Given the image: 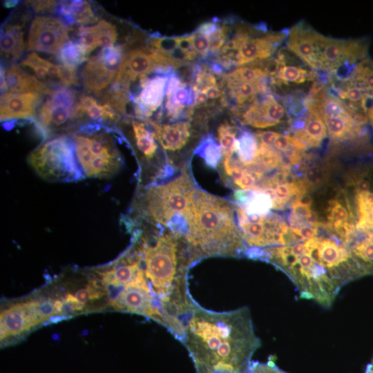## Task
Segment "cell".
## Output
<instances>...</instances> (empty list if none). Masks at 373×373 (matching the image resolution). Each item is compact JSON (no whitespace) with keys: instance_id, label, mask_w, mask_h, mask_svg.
Masks as SVG:
<instances>
[{"instance_id":"cell-43","label":"cell","mask_w":373,"mask_h":373,"mask_svg":"<svg viewBox=\"0 0 373 373\" xmlns=\"http://www.w3.org/2000/svg\"><path fill=\"white\" fill-rule=\"evenodd\" d=\"M273 146L278 150L287 153L289 152L291 150V144L289 139L288 135H280L277 137L274 142Z\"/></svg>"},{"instance_id":"cell-6","label":"cell","mask_w":373,"mask_h":373,"mask_svg":"<svg viewBox=\"0 0 373 373\" xmlns=\"http://www.w3.org/2000/svg\"><path fill=\"white\" fill-rule=\"evenodd\" d=\"M195 192L191 178L184 172L171 182L148 190L144 198V213L153 222L164 225L177 215L185 218Z\"/></svg>"},{"instance_id":"cell-34","label":"cell","mask_w":373,"mask_h":373,"mask_svg":"<svg viewBox=\"0 0 373 373\" xmlns=\"http://www.w3.org/2000/svg\"><path fill=\"white\" fill-rule=\"evenodd\" d=\"M282 162L280 154L271 146L260 142L255 160L251 165L269 170L275 168Z\"/></svg>"},{"instance_id":"cell-5","label":"cell","mask_w":373,"mask_h":373,"mask_svg":"<svg viewBox=\"0 0 373 373\" xmlns=\"http://www.w3.org/2000/svg\"><path fill=\"white\" fill-rule=\"evenodd\" d=\"M257 30L240 25L235 35L228 40L216 58V63L223 69L233 66H242L265 60L271 57L287 32H267L263 36H254Z\"/></svg>"},{"instance_id":"cell-17","label":"cell","mask_w":373,"mask_h":373,"mask_svg":"<svg viewBox=\"0 0 373 373\" xmlns=\"http://www.w3.org/2000/svg\"><path fill=\"white\" fill-rule=\"evenodd\" d=\"M321 34L301 21L289 30L287 47L308 66L318 70V43Z\"/></svg>"},{"instance_id":"cell-50","label":"cell","mask_w":373,"mask_h":373,"mask_svg":"<svg viewBox=\"0 0 373 373\" xmlns=\"http://www.w3.org/2000/svg\"><path fill=\"white\" fill-rule=\"evenodd\" d=\"M243 372H242V373H243ZM214 373H227V372H214Z\"/></svg>"},{"instance_id":"cell-15","label":"cell","mask_w":373,"mask_h":373,"mask_svg":"<svg viewBox=\"0 0 373 373\" xmlns=\"http://www.w3.org/2000/svg\"><path fill=\"white\" fill-rule=\"evenodd\" d=\"M169 74L142 76L137 80L136 91L131 94V99L139 108L140 119L149 118L162 105Z\"/></svg>"},{"instance_id":"cell-30","label":"cell","mask_w":373,"mask_h":373,"mask_svg":"<svg viewBox=\"0 0 373 373\" xmlns=\"http://www.w3.org/2000/svg\"><path fill=\"white\" fill-rule=\"evenodd\" d=\"M269 74L265 66L260 64H249L239 67L223 76L234 82H255L265 79Z\"/></svg>"},{"instance_id":"cell-22","label":"cell","mask_w":373,"mask_h":373,"mask_svg":"<svg viewBox=\"0 0 373 373\" xmlns=\"http://www.w3.org/2000/svg\"><path fill=\"white\" fill-rule=\"evenodd\" d=\"M55 14L68 26H84L98 21L91 3L87 1H60Z\"/></svg>"},{"instance_id":"cell-26","label":"cell","mask_w":373,"mask_h":373,"mask_svg":"<svg viewBox=\"0 0 373 373\" xmlns=\"http://www.w3.org/2000/svg\"><path fill=\"white\" fill-rule=\"evenodd\" d=\"M323 121L329 135L334 140L345 139L349 135L358 133L361 130L360 124L356 122L352 115L329 118Z\"/></svg>"},{"instance_id":"cell-4","label":"cell","mask_w":373,"mask_h":373,"mask_svg":"<svg viewBox=\"0 0 373 373\" xmlns=\"http://www.w3.org/2000/svg\"><path fill=\"white\" fill-rule=\"evenodd\" d=\"M28 163L43 180L69 182L84 178L72 138L61 135L42 142L28 156Z\"/></svg>"},{"instance_id":"cell-35","label":"cell","mask_w":373,"mask_h":373,"mask_svg":"<svg viewBox=\"0 0 373 373\" xmlns=\"http://www.w3.org/2000/svg\"><path fill=\"white\" fill-rule=\"evenodd\" d=\"M218 135L224 157H231L236 149L235 128L225 122L219 126Z\"/></svg>"},{"instance_id":"cell-2","label":"cell","mask_w":373,"mask_h":373,"mask_svg":"<svg viewBox=\"0 0 373 373\" xmlns=\"http://www.w3.org/2000/svg\"><path fill=\"white\" fill-rule=\"evenodd\" d=\"M184 236L191 262L205 257L235 256L244 245L226 200L195 191L185 216Z\"/></svg>"},{"instance_id":"cell-20","label":"cell","mask_w":373,"mask_h":373,"mask_svg":"<svg viewBox=\"0 0 373 373\" xmlns=\"http://www.w3.org/2000/svg\"><path fill=\"white\" fill-rule=\"evenodd\" d=\"M4 79L7 92L36 93L44 95L51 88L17 64H12L5 69Z\"/></svg>"},{"instance_id":"cell-33","label":"cell","mask_w":373,"mask_h":373,"mask_svg":"<svg viewBox=\"0 0 373 373\" xmlns=\"http://www.w3.org/2000/svg\"><path fill=\"white\" fill-rule=\"evenodd\" d=\"M244 207L248 215L265 216L272 207L271 198L262 191H249Z\"/></svg>"},{"instance_id":"cell-27","label":"cell","mask_w":373,"mask_h":373,"mask_svg":"<svg viewBox=\"0 0 373 373\" xmlns=\"http://www.w3.org/2000/svg\"><path fill=\"white\" fill-rule=\"evenodd\" d=\"M88 57L83 46L75 40H68L56 55L61 64L75 68L86 61Z\"/></svg>"},{"instance_id":"cell-32","label":"cell","mask_w":373,"mask_h":373,"mask_svg":"<svg viewBox=\"0 0 373 373\" xmlns=\"http://www.w3.org/2000/svg\"><path fill=\"white\" fill-rule=\"evenodd\" d=\"M50 62L36 52H31L26 55L20 66L31 70L39 81L50 86L48 73Z\"/></svg>"},{"instance_id":"cell-10","label":"cell","mask_w":373,"mask_h":373,"mask_svg":"<svg viewBox=\"0 0 373 373\" xmlns=\"http://www.w3.org/2000/svg\"><path fill=\"white\" fill-rule=\"evenodd\" d=\"M368 43L362 39H338L321 35L318 70L336 72L343 65L353 66L366 57Z\"/></svg>"},{"instance_id":"cell-7","label":"cell","mask_w":373,"mask_h":373,"mask_svg":"<svg viewBox=\"0 0 373 373\" xmlns=\"http://www.w3.org/2000/svg\"><path fill=\"white\" fill-rule=\"evenodd\" d=\"M77 93L71 88L55 86L44 95L35 119L36 130L46 140L59 131L77 125Z\"/></svg>"},{"instance_id":"cell-29","label":"cell","mask_w":373,"mask_h":373,"mask_svg":"<svg viewBox=\"0 0 373 373\" xmlns=\"http://www.w3.org/2000/svg\"><path fill=\"white\" fill-rule=\"evenodd\" d=\"M91 27L97 47L106 48L114 46L118 32L113 23L105 19H100Z\"/></svg>"},{"instance_id":"cell-12","label":"cell","mask_w":373,"mask_h":373,"mask_svg":"<svg viewBox=\"0 0 373 373\" xmlns=\"http://www.w3.org/2000/svg\"><path fill=\"white\" fill-rule=\"evenodd\" d=\"M233 111L242 122L254 128H265L280 123L286 115L284 105L269 93L257 97L252 103Z\"/></svg>"},{"instance_id":"cell-42","label":"cell","mask_w":373,"mask_h":373,"mask_svg":"<svg viewBox=\"0 0 373 373\" xmlns=\"http://www.w3.org/2000/svg\"><path fill=\"white\" fill-rule=\"evenodd\" d=\"M65 308L70 311H80L83 309L84 306L77 300L75 296L72 294H67L63 300Z\"/></svg>"},{"instance_id":"cell-11","label":"cell","mask_w":373,"mask_h":373,"mask_svg":"<svg viewBox=\"0 0 373 373\" xmlns=\"http://www.w3.org/2000/svg\"><path fill=\"white\" fill-rule=\"evenodd\" d=\"M70 27L59 17L36 16L32 21L26 48L32 52L57 55L69 40Z\"/></svg>"},{"instance_id":"cell-41","label":"cell","mask_w":373,"mask_h":373,"mask_svg":"<svg viewBox=\"0 0 373 373\" xmlns=\"http://www.w3.org/2000/svg\"><path fill=\"white\" fill-rule=\"evenodd\" d=\"M279 135L280 134L277 132L267 131L258 132L256 137L260 140V142L269 146H273L274 142Z\"/></svg>"},{"instance_id":"cell-38","label":"cell","mask_w":373,"mask_h":373,"mask_svg":"<svg viewBox=\"0 0 373 373\" xmlns=\"http://www.w3.org/2000/svg\"><path fill=\"white\" fill-rule=\"evenodd\" d=\"M328 211V218L332 222L333 227L348 220L347 210L336 200H331L329 202Z\"/></svg>"},{"instance_id":"cell-48","label":"cell","mask_w":373,"mask_h":373,"mask_svg":"<svg viewBox=\"0 0 373 373\" xmlns=\"http://www.w3.org/2000/svg\"><path fill=\"white\" fill-rule=\"evenodd\" d=\"M363 373H373V358L371 362L366 365Z\"/></svg>"},{"instance_id":"cell-1","label":"cell","mask_w":373,"mask_h":373,"mask_svg":"<svg viewBox=\"0 0 373 373\" xmlns=\"http://www.w3.org/2000/svg\"><path fill=\"white\" fill-rule=\"evenodd\" d=\"M182 343L196 373H242L261 345L249 308L218 312L196 302L186 323Z\"/></svg>"},{"instance_id":"cell-44","label":"cell","mask_w":373,"mask_h":373,"mask_svg":"<svg viewBox=\"0 0 373 373\" xmlns=\"http://www.w3.org/2000/svg\"><path fill=\"white\" fill-rule=\"evenodd\" d=\"M306 177L308 182L315 184L320 182L323 173L319 169H310L307 171Z\"/></svg>"},{"instance_id":"cell-9","label":"cell","mask_w":373,"mask_h":373,"mask_svg":"<svg viewBox=\"0 0 373 373\" xmlns=\"http://www.w3.org/2000/svg\"><path fill=\"white\" fill-rule=\"evenodd\" d=\"M50 318L49 307L45 299L13 304L1 312V341L28 332Z\"/></svg>"},{"instance_id":"cell-28","label":"cell","mask_w":373,"mask_h":373,"mask_svg":"<svg viewBox=\"0 0 373 373\" xmlns=\"http://www.w3.org/2000/svg\"><path fill=\"white\" fill-rule=\"evenodd\" d=\"M350 79L355 84L373 93V61L365 57L354 67Z\"/></svg>"},{"instance_id":"cell-39","label":"cell","mask_w":373,"mask_h":373,"mask_svg":"<svg viewBox=\"0 0 373 373\" xmlns=\"http://www.w3.org/2000/svg\"><path fill=\"white\" fill-rule=\"evenodd\" d=\"M31 10L39 14L55 13L57 1H26L24 2Z\"/></svg>"},{"instance_id":"cell-8","label":"cell","mask_w":373,"mask_h":373,"mask_svg":"<svg viewBox=\"0 0 373 373\" xmlns=\"http://www.w3.org/2000/svg\"><path fill=\"white\" fill-rule=\"evenodd\" d=\"M125 45L117 44L102 48L86 61L80 72V79L88 93L100 96L112 84L122 66Z\"/></svg>"},{"instance_id":"cell-46","label":"cell","mask_w":373,"mask_h":373,"mask_svg":"<svg viewBox=\"0 0 373 373\" xmlns=\"http://www.w3.org/2000/svg\"><path fill=\"white\" fill-rule=\"evenodd\" d=\"M302 204L310 206L312 202V198L307 195H303L298 200Z\"/></svg>"},{"instance_id":"cell-47","label":"cell","mask_w":373,"mask_h":373,"mask_svg":"<svg viewBox=\"0 0 373 373\" xmlns=\"http://www.w3.org/2000/svg\"><path fill=\"white\" fill-rule=\"evenodd\" d=\"M18 2L19 1H6L4 3V6L8 8H14L19 3Z\"/></svg>"},{"instance_id":"cell-24","label":"cell","mask_w":373,"mask_h":373,"mask_svg":"<svg viewBox=\"0 0 373 373\" xmlns=\"http://www.w3.org/2000/svg\"><path fill=\"white\" fill-rule=\"evenodd\" d=\"M279 66L275 74L271 77L272 82L275 84H301L306 80L314 78V72L308 71L294 65H285L284 58L282 56L278 57Z\"/></svg>"},{"instance_id":"cell-16","label":"cell","mask_w":373,"mask_h":373,"mask_svg":"<svg viewBox=\"0 0 373 373\" xmlns=\"http://www.w3.org/2000/svg\"><path fill=\"white\" fill-rule=\"evenodd\" d=\"M28 8V6L19 19L16 15H13L15 19L10 16L1 26V56L7 62L13 63L19 59L25 51L23 27L30 18V8Z\"/></svg>"},{"instance_id":"cell-49","label":"cell","mask_w":373,"mask_h":373,"mask_svg":"<svg viewBox=\"0 0 373 373\" xmlns=\"http://www.w3.org/2000/svg\"><path fill=\"white\" fill-rule=\"evenodd\" d=\"M367 116L369 117L371 124L373 126V103L367 111Z\"/></svg>"},{"instance_id":"cell-36","label":"cell","mask_w":373,"mask_h":373,"mask_svg":"<svg viewBox=\"0 0 373 373\" xmlns=\"http://www.w3.org/2000/svg\"><path fill=\"white\" fill-rule=\"evenodd\" d=\"M221 151L220 146L209 136L201 142L195 153L203 157L209 165L215 167L220 158Z\"/></svg>"},{"instance_id":"cell-21","label":"cell","mask_w":373,"mask_h":373,"mask_svg":"<svg viewBox=\"0 0 373 373\" xmlns=\"http://www.w3.org/2000/svg\"><path fill=\"white\" fill-rule=\"evenodd\" d=\"M148 122L153 127L156 139L166 150L173 151L180 149L190 137L191 125L188 122L168 124H159L150 120Z\"/></svg>"},{"instance_id":"cell-14","label":"cell","mask_w":373,"mask_h":373,"mask_svg":"<svg viewBox=\"0 0 373 373\" xmlns=\"http://www.w3.org/2000/svg\"><path fill=\"white\" fill-rule=\"evenodd\" d=\"M165 95L164 110L159 112V117L163 112L170 120L191 115L194 110V91L191 85L183 80L174 70L169 75Z\"/></svg>"},{"instance_id":"cell-3","label":"cell","mask_w":373,"mask_h":373,"mask_svg":"<svg viewBox=\"0 0 373 373\" xmlns=\"http://www.w3.org/2000/svg\"><path fill=\"white\" fill-rule=\"evenodd\" d=\"M72 139L79 167L84 176L109 178L122 165L114 128L106 124L87 123L79 126Z\"/></svg>"},{"instance_id":"cell-37","label":"cell","mask_w":373,"mask_h":373,"mask_svg":"<svg viewBox=\"0 0 373 373\" xmlns=\"http://www.w3.org/2000/svg\"><path fill=\"white\" fill-rule=\"evenodd\" d=\"M193 48L198 55V57L204 58L210 56V38L196 30L190 34Z\"/></svg>"},{"instance_id":"cell-19","label":"cell","mask_w":373,"mask_h":373,"mask_svg":"<svg viewBox=\"0 0 373 373\" xmlns=\"http://www.w3.org/2000/svg\"><path fill=\"white\" fill-rule=\"evenodd\" d=\"M75 118L80 126L87 123H117L120 115L108 104L98 102L90 95L82 94L75 107Z\"/></svg>"},{"instance_id":"cell-45","label":"cell","mask_w":373,"mask_h":373,"mask_svg":"<svg viewBox=\"0 0 373 373\" xmlns=\"http://www.w3.org/2000/svg\"><path fill=\"white\" fill-rule=\"evenodd\" d=\"M254 373H287V372L278 368L269 367V368L261 369Z\"/></svg>"},{"instance_id":"cell-18","label":"cell","mask_w":373,"mask_h":373,"mask_svg":"<svg viewBox=\"0 0 373 373\" xmlns=\"http://www.w3.org/2000/svg\"><path fill=\"white\" fill-rule=\"evenodd\" d=\"M44 95L36 93L6 92L1 95V122L34 118Z\"/></svg>"},{"instance_id":"cell-40","label":"cell","mask_w":373,"mask_h":373,"mask_svg":"<svg viewBox=\"0 0 373 373\" xmlns=\"http://www.w3.org/2000/svg\"><path fill=\"white\" fill-rule=\"evenodd\" d=\"M318 226L303 225L300 227H292L289 230L301 238V242L317 235Z\"/></svg>"},{"instance_id":"cell-13","label":"cell","mask_w":373,"mask_h":373,"mask_svg":"<svg viewBox=\"0 0 373 373\" xmlns=\"http://www.w3.org/2000/svg\"><path fill=\"white\" fill-rule=\"evenodd\" d=\"M168 68L159 65L153 53L147 47L133 48L125 52L122 66L113 82L131 88V84L142 76L157 73Z\"/></svg>"},{"instance_id":"cell-25","label":"cell","mask_w":373,"mask_h":373,"mask_svg":"<svg viewBox=\"0 0 373 373\" xmlns=\"http://www.w3.org/2000/svg\"><path fill=\"white\" fill-rule=\"evenodd\" d=\"M132 128L137 149L146 159H152L157 147L154 131H150L146 123L134 119L132 120Z\"/></svg>"},{"instance_id":"cell-23","label":"cell","mask_w":373,"mask_h":373,"mask_svg":"<svg viewBox=\"0 0 373 373\" xmlns=\"http://www.w3.org/2000/svg\"><path fill=\"white\" fill-rule=\"evenodd\" d=\"M294 135L307 146L318 147L327 136V128L324 122L317 113L308 111L303 127L295 130Z\"/></svg>"},{"instance_id":"cell-31","label":"cell","mask_w":373,"mask_h":373,"mask_svg":"<svg viewBox=\"0 0 373 373\" xmlns=\"http://www.w3.org/2000/svg\"><path fill=\"white\" fill-rule=\"evenodd\" d=\"M258 150L256 137L249 132H244L237 139L236 152L241 163L245 166L251 165Z\"/></svg>"}]
</instances>
